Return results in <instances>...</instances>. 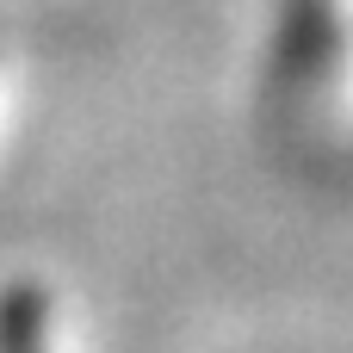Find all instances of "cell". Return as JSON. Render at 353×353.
I'll use <instances>...</instances> for the list:
<instances>
[{"instance_id":"1","label":"cell","mask_w":353,"mask_h":353,"mask_svg":"<svg viewBox=\"0 0 353 353\" xmlns=\"http://www.w3.org/2000/svg\"><path fill=\"white\" fill-rule=\"evenodd\" d=\"M6 353H31V335H25V310H12V341H6Z\"/></svg>"}]
</instances>
